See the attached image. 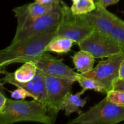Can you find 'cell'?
Listing matches in <instances>:
<instances>
[{
    "instance_id": "6da1fadb",
    "label": "cell",
    "mask_w": 124,
    "mask_h": 124,
    "mask_svg": "<svg viewBox=\"0 0 124 124\" xmlns=\"http://www.w3.org/2000/svg\"><path fill=\"white\" fill-rule=\"evenodd\" d=\"M56 29L27 39L11 43L1 50V70L11 64L30 61L44 53L48 44L55 37Z\"/></svg>"
},
{
    "instance_id": "7a4b0ae2",
    "label": "cell",
    "mask_w": 124,
    "mask_h": 124,
    "mask_svg": "<svg viewBox=\"0 0 124 124\" xmlns=\"http://www.w3.org/2000/svg\"><path fill=\"white\" fill-rule=\"evenodd\" d=\"M23 121L53 124L55 122L44 104L36 100L27 101L7 99L0 111V124H12Z\"/></svg>"
},
{
    "instance_id": "3957f363",
    "label": "cell",
    "mask_w": 124,
    "mask_h": 124,
    "mask_svg": "<svg viewBox=\"0 0 124 124\" xmlns=\"http://www.w3.org/2000/svg\"><path fill=\"white\" fill-rule=\"evenodd\" d=\"M124 121V106L110 101L105 97L69 124H116Z\"/></svg>"
},
{
    "instance_id": "277c9868",
    "label": "cell",
    "mask_w": 124,
    "mask_h": 124,
    "mask_svg": "<svg viewBox=\"0 0 124 124\" xmlns=\"http://www.w3.org/2000/svg\"><path fill=\"white\" fill-rule=\"evenodd\" d=\"M78 44L80 50L87 51L95 58H108L123 53L122 46L111 35L96 30Z\"/></svg>"
},
{
    "instance_id": "5b68a950",
    "label": "cell",
    "mask_w": 124,
    "mask_h": 124,
    "mask_svg": "<svg viewBox=\"0 0 124 124\" xmlns=\"http://www.w3.org/2000/svg\"><path fill=\"white\" fill-rule=\"evenodd\" d=\"M61 2L56 4L51 10L35 19L23 30L16 32L12 43L27 39L56 29L62 18Z\"/></svg>"
},
{
    "instance_id": "8992f818",
    "label": "cell",
    "mask_w": 124,
    "mask_h": 124,
    "mask_svg": "<svg viewBox=\"0 0 124 124\" xmlns=\"http://www.w3.org/2000/svg\"><path fill=\"white\" fill-rule=\"evenodd\" d=\"M42 73L44 76L47 93L44 104L47 107L50 116L56 121L58 113L61 110L63 100L67 94L71 92L75 82L58 78L44 73Z\"/></svg>"
},
{
    "instance_id": "52a82bcc",
    "label": "cell",
    "mask_w": 124,
    "mask_h": 124,
    "mask_svg": "<svg viewBox=\"0 0 124 124\" xmlns=\"http://www.w3.org/2000/svg\"><path fill=\"white\" fill-rule=\"evenodd\" d=\"M124 59V53L111 56L105 60L99 61L97 66L90 71L82 75L101 82L105 87L107 93L112 90L115 82L119 80L120 65Z\"/></svg>"
},
{
    "instance_id": "ba28073f",
    "label": "cell",
    "mask_w": 124,
    "mask_h": 124,
    "mask_svg": "<svg viewBox=\"0 0 124 124\" xmlns=\"http://www.w3.org/2000/svg\"><path fill=\"white\" fill-rule=\"evenodd\" d=\"M95 3V9L86 14L75 15V20L83 26L111 35L117 16L109 12L101 5Z\"/></svg>"
},
{
    "instance_id": "9c48e42d",
    "label": "cell",
    "mask_w": 124,
    "mask_h": 124,
    "mask_svg": "<svg viewBox=\"0 0 124 124\" xmlns=\"http://www.w3.org/2000/svg\"><path fill=\"white\" fill-rule=\"evenodd\" d=\"M62 18L56 31L55 37L66 38L78 44L84 39L92 31L93 29L78 24L75 20V15L70 7L65 2H61Z\"/></svg>"
},
{
    "instance_id": "30bf717a",
    "label": "cell",
    "mask_w": 124,
    "mask_h": 124,
    "mask_svg": "<svg viewBox=\"0 0 124 124\" xmlns=\"http://www.w3.org/2000/svg\"><path fill=\"white\" fill-rule=\"evenodd\" d=\"M31 61L35 63L38 70L41 72L58 78L76 81L78 73L64 64L61 59L54 58L48 52H45Z\"/></svg>"
},
{
    "instance_id": "8fae6325",
    "label": "cell",
    "mask_w": 124,
    "mask_h": 124,
    "mask_svg": "<svg viewBox=\"0 0 124 124\" xmlns=\"http://www.w3.org/2000/svg\"><path fill=\"white\" fill-rule=\"evenodd\" d=\"M56 4H43L35 1L13 8V12L17 19L16 32L21 31L35 19L51 10Z\"/></svg>"
},
{
    "instance_id": "7c38bea8",
    "label": "cell",
    "mask_w": 124,
    "mask_h": 124,
    "mask_svg": "<svg viewBox=\"0 0 124 124\" xmlns=\"http://www.w3.org/2000/svg\"><path fill=\"white\" fill-rule=\"evenodd\" d=\"M5 76L1 79V82L8 83L16 87H22L31 93L33 98L44 104L46 99V88L43 73L38 70L35 77L30 81L21 82L16 81L13 77V73L4 71Z\"/></svg>"
},
{
    "instance_id": "4fadbf2b",
    "label": "cell",
    "mask_w": 124,
    "mask_h": 124,
    "mask_svg": "<svg viewBox=\"0 0 124 124\" xmlns=\"http://www.w3.org/2000/svg\"><path fill=\"white\" fill-rule=\"evenodd\" d=\"M84 93L83 90L72 94L69 92L67 94L62 103L61 110H64L66 116H70L73 113H76L79 115L82 113L79 107H84L87 102V98L82 99L81 95Z\"/></svg>"
},
{
    "instance_id": "5bb4252c",
    "label": "cell",
    "mask_w": 124,
    "mask_h": 124,
    "mask_svg": "<svg viewBox=\"0 0 124 124\" xmlns=\"http://www.w3.org/2000/svg\"><path fill=\"white\" fill-rule=\"evenodd\" d=\"M75 69L81 74L90 71L93 69L95 58L88 52L81 50L71 57Z\"/></svg>"
},
{
    "instance_id": "9a60e30c",
    "label": "cell",
    "mask_w": 124,
    "mask_h": 124,
    "mask_svg": "<svg viewBox=\"0 0 124 124\" xmlns=\"http://www.w3.org/2000/svg\"><path fill=\"white\" fill-rule=\"evenodd\" d=\"M75 41L66 38L54 37L46 47L45 52L64 54L70 52Z\"/></svg>"
},
{
    "instance_id": "2e32d148",
    "label": "cell",
    "mask_w": 124,
    "mask_h": 124,
    "mask_svg": "<svg viewBox=\"0 0 124 124\" xmlns=\"http://www.w3.org/2000/svg\"><path fill=\"white\" fill-rule=\"evenodd\" d=\"M37 67L32 61L23 63V65L13 73V77L16 81L24 82L30 81L36 75Z\"/></svg>"
},
{
    "instance_id": "e0dca14e",
    "label": "cell",
    "mask_w": 124,
    "mask_h": 124,
    "mask_svg": "<svg viewBox=\"0 0 124 124\" xmlns=\"http://www.w3.org/2000/svg\"><path fill=\"white\" fill-rule=\"evenodd\" d=\"M76 81L79 84L84 92L89 90H93L96 92L102 93H107L105 87L99 81L93 78H87L83 76L82 74L78 73Z\"/></svg>"
},
{
    "instance_id": "ac0fdd59",
    "label": "cell",
    "mask_w": 124,
    "mask_h": 124,
    "mask_svg": "<svg viewBox=\"0 0 124 124\" xmlns=\"http://www.w3.org/2000/svg\"><path fill=\"white\" fill-rule=\"evenodd\" d=\"M96 8V3L92 0H78L73 2L70 8L75 15L86 14Z\"/></svg>"
},
{
    "instance_id": "d6986e66",
    "label": "cell",
    "mask_w": 124,
    "mask_h": 124,
    "mask_svg": "<svg viewBox=\"0 0 124 124\" xmlns=\"http://www.w3.org/2000/svg\"><path fill=\"white\" fill-rule=\"evenodd\" d=\"M111 35L122 46L124 53V23L117 16L115 19Z\"/></svg>"
},
{
    "instance_id": "ffe728a7",
    "label": "cell",
    "mask_w": 124,
    "mask_h": 124,
    "mask_svg": "<svg viewBox=\"0 0 124 124\" xmlns=\"http://www.w3.org/2000/svg\"><path fill=\"white\" fill-rule=\"evenodd\" d=\"M106 97L110 101L124 106V92L123 91L112 90L107 92Z\"/></svg>"
},
{
    "instance_id": "44dd1931",
    "label": "cell",
    "mask_w": 124,
    "mask_h": 124,
    "mask_svg": "<svg viewBox=\"0 0 124 124\" xmlns=\"http://www.w3.org/2000/svg\"><path fill=\"white\" fill-rule=\"evenodd\" d=\"M11 96L16 100H24L27 97L33 98L32 94L22 87H17V89L11 92Z\"/></svg>"
},
{
    "instance_id": "7402d4cb",
    "label": "cell",
    "mask_w": 124,
    "mask_h": 124,
    "mask_svg": "<svg viewBox=\"0 0 124 124\" xmlns=\"http://www.w3.org/2000/svg\"><path fill=\"white\" fill-rule=\"evenodd\" d=\"M120 0H98L96 2L107 8V7L111 6V5L116 4Z\"/></svg>"
},
{
    "instance_id": "603a6c76",
    "label": "cell",
    "mask_w": 124,
    "mask_h": 124,
    "mask_svg": "<svg viewBox=\"0 0 124 124\" xmlns=\"http://www.w3.org/2000/svg\"><path fill=\"white\" fill-rule=\"evenodd\" d=\"M113 90L124 92V80H117L114 84Z\"/></svg>"
},
{
    "instance_id": "cb8c5ba5",
    "label": "cell",
    "mask_w": 124,
    "mask_h": 124,
    "mask_svg": "<svg viewBox=\"0 0 124 124\" xmlns=\"http://www.w3.org/2000/svg\"><path fill=\"white\" fill-rule=\"evenodd\" d=\"M7 99L8 98H6L2 92L0 93V111H1L4 108L6 102H7Z\"/></svg>"
},
{
    "instance_id": "d4e9b609",
    "label": "cell",
    "mask_w": 124,
    "mask_h": 124,
    "mask_svg": "<svg viewBox=\"0 0 124 124\" xmlns=\"http://www.w3.org/2000/svg\"><path fill=\"white\" fill-rule=\"evenodd\" d=\"M39 3L43 4H52L59 3L62 0H35Z\"/></svg>"
},
{
    "instance_id": "484cf974",
    "label": "cell",
    "mask_w": 124,
    "mask_h": 124,
    "mask_svg": "<svg viewBox=\"0 0 124 124\" xmlns=\"http://www.w3.org/2000/svg\"><path fill=\"white\" fill-rule=\"evenodd\" d=\"M119 79L124 80V59L122 61L119 67Z\"/></svg>"
},
{
    "instance_id": "4316f807",
    "label": "cell",
    "mask_w": 124,
    "mask_h": 124,
    "mask_svg": "<svg viewBox=\"0 0 124 124\" xmlns=\"http://www.w3.org/2000/svg\"><path fill=\"white\" fill-rule=\"evenodd\" d=\"M71 1H73V2H75V1H78V0H71Z\"/></svg>"
},
{
    "instance_id": "83f0119b",
    "label": "cell",
    "mask_w": 124,
    "mask_h": 124,
    "mask_svg": "<svg viewBox=\"0 0 124 124\" xmlns=\"http://www.w3.org/2000/svg\"><path fill=\"white\" fill-rule=\"evenodd\" d=\"M92 1H94V0H92Z\"/></svg>"
},
{
    "instance_id": "f1b7e54d",
    "label": "cell",
    "mask_w": 124,
    "mask_h": 124,
    "mask_svg": "<svg viewBox=\"0 0 124 124\" xmlns=\"http://www.w3.org/2000/svg\"></svg>"
}]
</instances>
